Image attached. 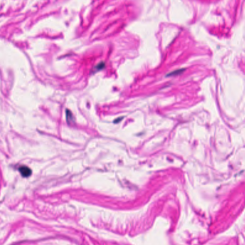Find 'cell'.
<instances>
[{"mask_svg":"<svg viewBox=\"0 0 245 245\" xmlns=\"http://www.w3.org/2000/svg\"><path fill=\"white\" fill-rule=\"evenodd\" d=\"M104 66H105V64L103 62H101L98 64V65H97L96 66L95 68V69L94 70H95L96 71H98L99 70H101L102 69V68H104Z\"/></svg>","mask_w":245,"mask_h":245,"instance_id":"277c9868","label":"cell"},{"mask_svg":"<svg viewBox=\"0 0 245 245\" xmlns=\"http://www.w3.org/2000/svg\"><path fill=\"white\" fill-rule=\"evenodd\" d=\"M122 118H122H122H117V119H116V120H115V122H119V121H120L122 119Z\"/></svg>","mask_w":245,"mask_h":245,"instance_id":"5b68a950","label":"cell"},{"mask_svg":"<svg viewBox=\"0 0 245 245\" xmlns=\"http://www.w3.org/2000/svg\"><path fill=\"white\" fill-rule=\"evenodd\" d=\"M66 118H67V121L68 122V124L70 122L73 121V116H72L71 112L69 110H66Z\"/></svg>","mask_w":245,"mask_h":245,"instance_id":"3957f363","label":"cell"},{"mask_svg":"<svg viewBox=\"0 0 245 245\" xmlns=\"http://www.w3.org/2000/svg\"><path fill=\"white\" fill-rule=\"evenodd\" d=\"M185 68H182V69H180V70H176V71H172V72H170L169 74L167 75L166 77H171L174 76H177L178 75L182 74L183 72L185 71Z\"/></svg>","mask_w":245,"mask_h":245,"instance_id":"7a4b0ae2","label":"cell"},{"mask_svg":"<svg viewBox=\"0 0 245 245\" xmlns=\"http://www.w3.org/2000/svg\"><path fill=\"white\" fill-rule=\"evenodd\" d=\"M19 171L23 177L26 178L29 177L32 174V171L30 168L26 166L20 167L19 168Z\"/></svg>","mask_w":245,"mask_h":245,"instance_id":"6da1fadb","label":"cell"}]
</instances>
